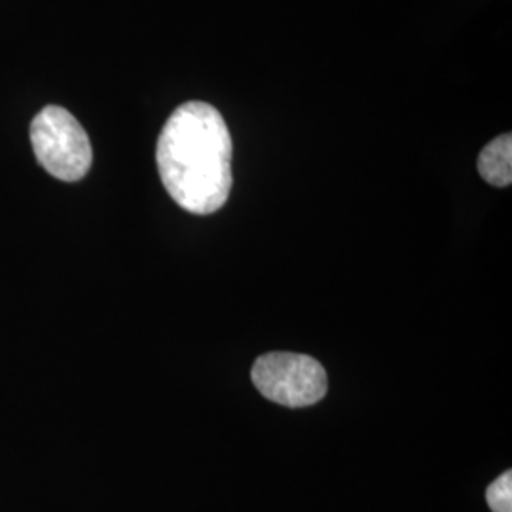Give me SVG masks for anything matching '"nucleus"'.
<instances>
[{
	"instance_id": "obj_4",
	"label": "nucleus",
	"mask_w": 512,
	"mask_h": 512,
	"mask_svg": "<svg viewBox=\"0 0 512 512\" xmlns=\"http://www.w3.org/2000/svg\"><path fill=\"white\" fill-rule=\"evenodd\" d=\"M478 171L486 183L497 188H505L512 183L511 133L499 135L484 147L478 156Z\"/></svg>"
},
{
	"instance_id": "obj_3",
	"label": "nucleus",
	"mask_w": 512,
	"mask_h": 512,
	"mask_svg": "<svg viewBox=\"0 0 512 512\" xmlns=\"http://www.w3.org/2000/svg\"><path fill=\"white\" fill-rule=\"evenodd\" d=\"M253 384L272 403L304 408L327 395V372L310 355L274 351L256 359Z\"/></svg>"
},
{
	"instance_id": "obj_5",
	"label": "nucleus",
	"mask_w": 512,
	"mask_h": 512,
	"mask_svg": "<svg viewBox=\"0 0 512 512\" xmlns=\"http://www.w3.org/2000/svg\"><path fill=\"white\" fill-rule=\"evenodd\" d=\"M486 501L492 512H512V473L505 471L486 490Z\"/></svg>"
},
{
	"instance_id": "obj_2",
	"label": "nucleus",
	"mask_w": 512,
	"mask_h": 512,
	"mask_svg": "<svg viewBox=\"0 0 512 512\" xmlns=\"http://www.w3.org/2000/svg\"><path fill=\"white\" fill-rule=\"evenodd\" d=\"M31 143L38 164L59 181H80L92 167L88 133L69 110L61 107L40 110L31 124Z\"/></svg>"
},
{
	"instance_id": "obj_1",
	"label": "nucleus",
	"mask_w": 512,
	"mask_h": 512,
	"mask_svg": "<svg viewBox=\"0 0 512 512\" xmlns=\"http://www.w3.org/2000/svg\"><path fill=\"white\" fill-rule=\"evenodd\" d=\"M156 164L167 194L194 215H211L232 190V135L219 110L190 101L160 133Z\"/></svg>"
}]
</instances>
